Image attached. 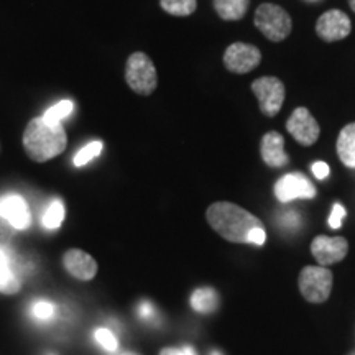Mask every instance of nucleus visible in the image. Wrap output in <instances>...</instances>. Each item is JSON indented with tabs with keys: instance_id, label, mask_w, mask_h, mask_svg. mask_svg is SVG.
<instances>
[{
	"instance_id": "obj_1",
	"label": "nucleus",
	"mask_w": 355,
	"mask_h": 355,
	"mask_svg": "<svg viewBox=\"0 0 355 355\" xmlns=\"http://www.w3.org/2000/svg\"><path fill=\"white\" fill-rule=\"evenodd\" d=\"M206 219L220 237L234 243L263 245L266 230L259 217L232 202H214L207 207Z\"/></svg>"
},
{
	"instance_id": "obj_2",
	"label": "nucleus",
	"mask_w": 355,
	"mask_h": 355,
	"mask_svg": "<svg viewBox=\"0 0 355 355\" xmlns=\"http://www.w3.org/2000/svg\"><path fill=\"white\" fill-rule=\"evenodd\" d=\"M68 144L64 127L61 123H48L43 117H35L24 132V148L37 163H44L64 152Z\"/></svg>"
},
{
	"instance_id": "obj_3",
	"label": "nucleus",
	"mask_w": 355,
	"mask_h": 355,
	"mask_svg": "<svg viewBox=\"0 0 355 355\" xmlns=\"http://www.w3.org/2000/svg\"><path fill=\"white\" fill-rule=\"evenodd\" d=\"M127 86L139 96H150L158 86V74L148 55L137 51L128 56L125 64Z\"/></svg>"
},
{
	"instance_id": "obj_4",
	"label": "nucleus",
	"mask_w": 355,
	"mask_h": 355,
	"mask_svg": "<svg viewBox=\"0 0 355 355\" xmlns=\"http://www.w3.org/2000/svg\"><path fill=\"white\" fill-rule=\"evenodd\" d=\"M254 24L270 42H283L290 37L293 21L285 8L275 3H261L255 10Z\"/></svg>"
},
{
	"instance_id": "obj_5",
	"label": "nucleus",
	"mask_w": 355,
	"mask_h": 355,
	"mask_svg": "<svg viewBox=\"0 0 355 355\" xmlns=\"http://www.w3.org/2000/svg\"><path fill=\"white\" fill-rule=\"evenodd\" d=\"M298 283L304 300L309 303H324L332 290V273L326 266H304Z\"/></svg>"
},
{
	"instance_id": "obj_6",
	"label": "nucleus",
	"mask_w": 355,
	"mask_h": 355,
	"mask_svg": "<svg viewBox=\"0 0 355 355\" xmlns=\"http://www.w3.org/2000/svg\"><path fill=\"white\" fill-rule=\"evenodd\" d=\"M252 91L259 99V107L265 117H275L285 102V84L275 76H263L252 83Z\"/></svg>"
},
{
	"instance_id": "obj_7",
	"label": "nucleus",
	"mask_w": 355,
	"mask_h": 355,
	"mask_svg": "<svg viewBox=\"0 0 355 355\" xmlns=\"http://www.w3.org/2000/svg\"><path fill=\"white\" fill-rule=\"evenodd\" d=\"M261 61V53L254 44L232 43L224 53V66L230 73L247 74L259 68Z\"/></svg>"
},
{
	"instance_id": "obj_8",
	"label": "nucleus",
	"mask_w": 355,
	"mask_h": 355,
	"mask_svg": "<svg viewBox=\"0 0 355 355\" xmlns=\"http://www.w3.org/2000/svg\"><path fill=\"white\" fill-rule=\"evenodd\" d=\"M275 196L279 202H290L295 199H313L316 196V188L301 173H288L279 178L275 184Z\"/></svg>"
},
{
	"instance_id": "obj_9",
	"label": "nucleus",
	"mask_w": 355,
	"mask_h": 355,
	"mask_svg": "<svg viewBox=\"0 0 355 355\" xmlns=\"http://www.w3.org/2000/svg\"><path fill=\"white\" fill-rule=\"evenodd\" d=\"M286 130L291 133L293 139L303 146H311L316 144L319 133H321L318 121L306 107H298L293 110L290 119L286 121Z\"/></svg>"
},
{
	"instance_id": "obj_10",
	"label": "nucleus",
	"mask_w": 355,
	"mask_h": 355,
	"mask_svg": "<svg viewBox=\"0 0 355 355\" xmlns=\"http://www.w3.org/2000/svg\"><path fill=\"white\" fill-rule=\"evenodd\" d=\"M352 24H350L349 15L343 10H327L324 12L316 21L318 37L327 43L339 42L349 37Z\"/></svg>"
},
{
	"instance_id": "obj_11",
	"label": "nucleus",
	"mask_w": 355,
	"mask_h": 355,
	"mask_svg": "<svg viewBox=\"0 0 355 355\" xmlns=\"http://www.w3.org/2000/svg\"><path fill=\"white\" fill-rule=\"evenodd\" d=\"M349 243L344 237H327L318 235L311 243V254L322 266L337 263L347 257Z\"/></svg>"
},
{
	"instance_id": "obj_12",
	"label": "nucleus",
	"mask_w": 355,
	"mask_h": 355,
	"mask_svg": "<svg viewBox=\"0 0 355 355\" xmlns=\"http://www.w3.org/2000/svg\"><path fill=\"white\" fill-rule=\"evenodd\" d=\"M0 217L17 230L28 229L32 224L28 204L19 194H6L0 198Z\"/></svg>"
},
{
	"instance_id": "obj_13",
	"label": "nucleus",
	"mask_w": 355,
	"mask_h": 355,
	"mask_svg": "<svg viewBox=\"0 0 355 355\" xmlns=\"http://www.w3.org/2000/svg\"><path fill=\"white\" fill-rule=\"evenodd\" d=\"M63 263L71 277L83 279V282H89L97 273L96 260L86 254V252L78 250V248H71V250L66 252L63 257Z\"/></svg>"
},
{
	"instance_id": "obj_14",
	"label": "nucleus",
	"mask_w": 355,
	"mask_h": 355,
	"mask_svg": "<svg viewBox=\"0 0 355 355\" xmlns=\"http://www.w3.org/2000/svg\"><path fill=\"white\" fill-rule=\"evenodd\" d=\"M260 153L270 168H283L290 162V157L285 153V139L278 132L265 133L260 144Z\"/></svg>"
},
{
	"instance_id": "obj_15",
	"label": "nucleus",
	"mask_w": 355,
	"mask_h": 355,
	"mask_svg": "<svg viewBox=\"0 0 355 355\" xmlns=\"http://www.w3.org/2000/svg\"><path fill=\"white\" fill-rule=\"evenodd\" d=\"M21 286V279L13 268V255L7 248L0 247V293L15 295Z\"/></svg>"
},
{
	"instance_id": "obj_16",
	"label": "nucleus",
	"mask_w": 355,
	"mask_h": 355,
	"mask_svg": "<svg viewBox=\"0 0 355 355\" xmlns=\"http://www.w3.org/2000/svg\"><path fill=\"white\" fill-rule=\"evenodd\" d=\"M337 155L347 168L355 170V122L345 125L337 137Z\"/></svg>"
},
{
	"instance_id": "obj_17",
	"label": "nucleus",
	"mask_w": 355,
	"mask_h": 355,
	"mask_svg": "<svg viewBox=\"0 0 355 355\" xmlns=\"http://www.w3.org/2000/svg\"><path fill=\"white\" fill-rule=\"evenodd\" d=\"M250 0H214V10L222 20L237 21L245 17Z\"/></svg>"
},
{
	"instance_id": "obj_18",
	"label": "nucleus",
	"mask_w": 355,
	"mask_h": 355,
	"mask_svg": "<svg viewBox=\"0 0 355 355\" xmlns=\"http://www.w3.org/2000/svg\"><path fill=\"white\" fill-rule=\"evenodd\" d=\"M191 306L198 313L211 314L219 306V296H217V293L212 288H198L191 295Z\"/></svg>"
},
{
	"instance_id": "obj_19",
	"label": "nucleus",
	"mask_w": 355,
	"mask_h": 355,
	"mask_svg": "<svg viewBox=\"0 0 355 355\" xmlns=\"http://www.w3.org/2000/svg\"><path fill=\"white\" fill-rule=\"evenodd\" d=\"M159 6L173 17H189L196 12L198 0H159Z\"/></svg>"
},
{
	"instance_id": "obj_20",
	"label": "nucleus",
	"mask_w": 355,
	"mask_h": 355,
	"mask_svg": "<svg viewBox=\"0 0 355 355\" xmlns=\"http://www.w3.org/2000/svg\"><path fill=\"white\" fill-rule=\"evenodd\" d=\"M64 219V204L61 199L51 201L48 209L43 214V225L46 229H58Z\"/></svg>"
},
{
	"instance_id": "obj_21",
	"label": "nucleus",
	"mask_w": 355,
	"mask_h": 355,
	"mask_svg": "<svg viewBox=\"0 0 355 355\" xmlns=\"http://www.w3.org/2000/svg\"><path fill=\"white\" fill-rule=\"evenodd\" d=\"M73 109H74L73 102L61 101V102H58L56 105H53V107L48 109L46 112H44L43 119L48 123H61L71 112H73Z\"/></svg>"
},
{
	"instance_id": "obj_22",
	"label": "nucleus",
	"mask_w": 355,
	"mask_h": 355,
	"mask_svg": "<svg viewBox=\"0 0 355 355\" xmlns=\"http://www.w3.org/2000/svg\"><path fill=\"white\" fill-rule=\"evenodd\" d=\"M101 152H102V141H91V144H87L84 148H81L76 153V157H74V165L84 166L86 163L91 162V159H94Z\"/></svg>"
},
{
	"instance_id": "obj_23",
	"label": "nucleus",
	"mask_w": 355,
	"mask_h": 355,
	"mask_svg": "<svg viewBox=\"0 0 355 355\" xmlns=\"http://www.w3.org/2000/svg\"><path fill=\"white\" fill-rule=\"evenodd\" d=\"M30 313H32V316L37 319V321H50V319L55 316V304L44 300L35 301Z\"/></svg>"
},
{
	"instance_id": "obj_24",
	"label": "nucleus",
	"mask_w": 355,
	"mask_h": 355,
	"mask_svg": "<svg viewBox=\"0 0 355 355\" xmlns=\"http://www.w3.org/2000/svg\"><path fill=\"white\" fill-rule=\"evenodd\" d=\"M94 337L101 347L107 350V352H115V350L119 349L117 337H115L109 329H105V327H99V329L94 332Z\"/></svg>"
},
{
	"instance_id": "obj_25",
	"label": "nucleus",
	"mask_w": 355,
	"mask_h": 355,
	"mask_svg": "<svg viewBox=\"0 0 355 355\" xmlns=\"http://www.w3.org/2000/svg\"><path fill=\"white\" fill-rule=\"evenodd\" d=\"M347 212H345V207L343 204H334V207H332V214L329 216V227L331 229H339L340 225H343V220Z\"/></svg>"
},
{
	"instance_id": "obj_26",
	"label": "nucleus",
	"mask_w": 355,
	"mask_h": 355,
	"mask_svg": "<svg viewBox=\"0 0 355 355\" xmlns=\"http://www.w3.org/2000/svg\"><path fill=\"white\" fill-rule=\"evenodd\" d=\"M313 173H314V176L318 178V180H326V178L329 176V173H331L329 165H327V163H324V162H316L313 165Z\"/></svg>"
},
{
	"instance_id": "obj_27",
	"label": "nucleus",
	"mask_w": 355,
	"mask_h": 355,
	"mask_svg": "<svg viewBox=\"0 0 355 355\" xmlns=\"http://www.w3.org/2000/svg\"><path fill=\"white\" fill-rule=\"evenodd\" d=\"M159 355H198L194 352L193 347H189V345H184V347L181 349H163Z\"/></svg>"
},
{
	"instance_id": "obj_28",
	"label": "nucleus",
	"mask_w": 355,
	"mask_h": 355,
	"mask_svg": "<svg viewBox=\"0 0 355 355\" xmlns=\"http://www.w3.org/2000/svg\"><path fill=\"white\" fill-rule=\"evenodd\" d=\"M139 314L144 319H152V318H155V308H153V304L152 303H148V301H144V303H141L140 306H139Z\"/></svg>"
},
{
	"instance_id": "obj_29",
	"label": "nucleus",
	"mask_w": 355,
	"mask_h": 355,
	"mask_svg": "<svg viewBox=\"0 0 355 355\" xmlns=\"http://www.w3.org/2000/svg\"><path fill=\"white\" fill-rule=\"evenodd\" d=\"M349 2V6H350V8H352V10L355 12V0H347Z\"/></svg>"
},
{
	"instance_id": "obj_30",
	"label": "nucleus",
	"mask_w": 355,
	"mask_h": 355,
	"mask_svg": "<svg viewBox=\"0 0 355 355\" xmlns=\"http://www.w3.org/2000/svg\"><path fill=\"white\" fill-rule=\"evenodd\" d=\"M212 355H220V354H217V352H212Z\"/></svg>"
},
{
	"instance_id": "obj_31",
	"label": "nucleus",
	"mask_w": 355,
	"mask_h": 355,
	"mask_svg": "<svg viewBox=\"0 0 355 355\" xmlns=\"http://www.w3.org/2000/svg\"><path fill=\"white\" fill-rule=\"evenodd\" d=\"M125 355H133V354H125Z\"/></svg>"
}]
</instances>
